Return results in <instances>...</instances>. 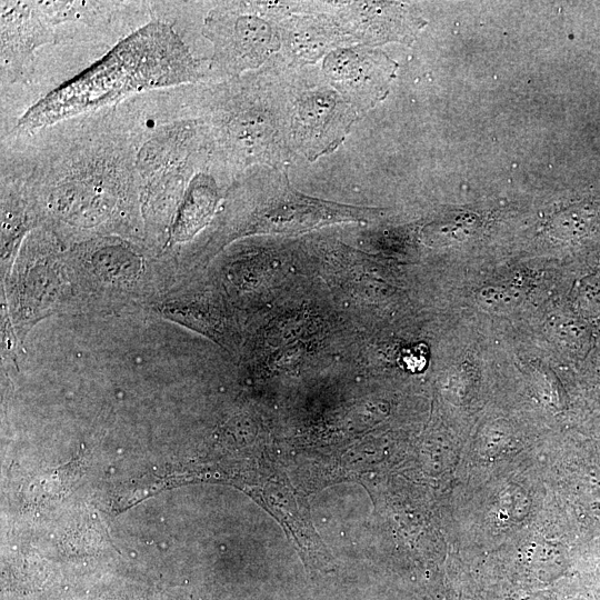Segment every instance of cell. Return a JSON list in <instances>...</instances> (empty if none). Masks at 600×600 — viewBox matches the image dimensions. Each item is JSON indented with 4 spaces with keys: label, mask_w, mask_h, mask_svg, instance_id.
Returning a JSON list of instances; mask_svg holds the SVG:
<instances>
[{
    "label": "cell",
    "mask_w": 600,
    "mask_h": 600,
    "mask_svg": "<svg viewBox=\"0 0 600 600\" xmlns=\"http://www.w3.org/2000/svg\"><path fill=\"white\" fill-rule=\"evenodd\" d=\"M381 216L378 208L323 200L297 190L288 178V167H253L228 187L202 251L213 254L249 236H297L331 224L369 223Z\"/></svg>",
    "instance_id": "obj_4"
},
{
    "label": "cell",
    "mask_w": 600,
    "mask_h": 600,
    "mask_svg": "<svg viewBox=\"0 0 600 600\" xmlns=\"http://www.w3.org/2000/svg\"><path fill=\"white\" fill-rule=\"evenodd\" d=\"M0 74L4 84L28 82L36 51L53 44L52 31L37 1H1Z\"/></svg>",
    "instance_id": "obj_9"
},
{
    "label": "cell",
    "mask_w": 600,
    "mask_h": 600,
    "mask_svg": "<svg viewBox=\"0 0 600 600\" xmlns=\"http://www.w3.org/2000/svg\"><path fill=\"white\" fill-rule=\"evenodd\" d=\"M296 11L294 1H219L203 19L201 33L212 46L210 81L262 68L280 53V22Z\"/></svg>",
    "instance_id": "obj_5"
},
{
    "label": "cell",
    "mask_w": 600,
    "mask_h": 600,
    "mask_svg": "<svg viewBox=\"0 0 600 600\" xmlns=\"http://www.w3.org/2000/svg\"><path fill=\"white\" fill-rule=\"evenodd\" d=\"M331 9L332 1H326L321 11L294 13L281 20L279 56L288 66H314L334 49L350 46Z\"/></svg>",
    "instance_id": "obj_10"
},
{
    "label": "cell",
    "mask_w": 600,
    "mask_h": 600,
    "mask_svg": "<svg viewBox=\"0 0 600 600\" xmlns=\"http://www.w3.org/2000/svg\"><path fill=\"white\" fill-rule=\"evenodd\" d=\"M398 64L382 50L362 46H342L321 62L327 81L362 116L388 94Z\"/></svg>",
    "instance_id": "obj_7"
},
{
    "label": "cell",
    "mask_w": 600,
    "mask_h": 600,
    "mask_svg": "<svg viewBox=\"0 0 600 600\" xmlns=\"http://www.w3.org/2000/svg\"><path fill=\"white\" fill-rule=\"evenodd\" d=\"M331 11L350 44L371 48L388 42L410 44L427 23L403 2L332 1Z\"/></svg>",
    "instance_id": "obj_8"
},
{
    "label": "cell",
    "mask_w": 600,
    "mask_h": 600,
    "mask_svg": "<svg viewBox=\"0 0 600 600\" xmlns=\"http://www.w3.org/2000/svg\"><path fill=\"white\" fill-rule=\"evenodd\" d=\"M232 181L211 161L197 169L169 229L168 234L172 243L190 241L211 222Z\"/></svg>",
    "instance_id": "obj_11"
},
{
    "label": "cell",
    "mask_w": 600,
    "mask_h": 600,
    "mask_svg": "<svg viewBox=\"0 0 600 600\" xmlns=\"http://www.w3.org/2000/svg\"><path fill=\"white\" fill-rule=\"evenodd\" d=\"M209 81V60L194 57L169 23L152 18L92 67L30 106L10 133L31 134L147 91Z\"/></svg>",
    "instance_id": "obj_2"
},
{
    "label": "cell",
    "mask_w": 600,
    "mask_h": 600,
    "mask_svg": "<svg viewBox=\"0 0 600 600\" xmlns=\"http://www.w3.org/2000/svg\"><path fill=\"white\" fill-rule=\"evenodd\" d=\"M284 81L296 157L316 161L334 152L363 116L327 81L320 67L286 63Z\"/></svg>",
    "instance_id": "obj_6"
},
{
    "label": "cell",
    "mask_w": 600,
    "mask_h": 600,
    "mask_svg": "<svg viewBox=\"0 0 600 600\" xmlns=\"http://www.w3.org/2000/svg\"><path fill=\"white\" fill-rule=\"evenodd\" d=\"M1 137L21 158L42 221L73 233L133 231L140 179L134 142L119 104L31 134Z\"/></svg>",
    "instance_id": "obj_1"
},
{
    "label": "cell",
    "mask_w": 600,
    "mask_h": 600,
    "mask_svg": "<svg viewBox=\"0 0 600 600\" xmlns=\"http://www.w3.org/2000/svg\"><path fill=\"white\" fill-rule=\"evenodd\" d=\"M286 62L277 54L240 77L190 84L211 162L231 179L260 166L288 167L292 150Z\"/></svg>",
    "instance_id": "obj_3"
}]
</instances>
